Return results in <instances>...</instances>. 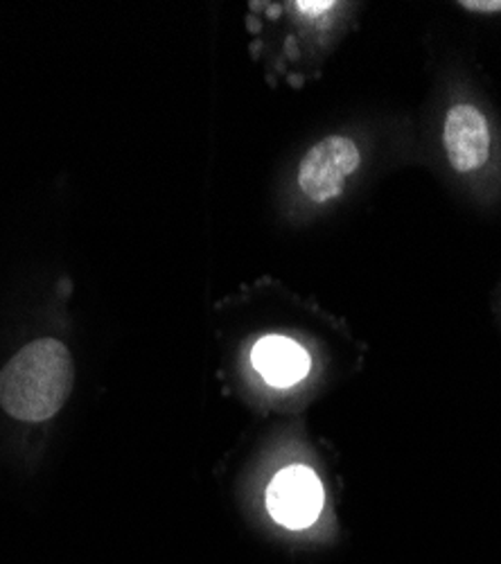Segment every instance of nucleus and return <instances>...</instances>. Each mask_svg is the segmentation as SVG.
Listing matches in <instances>:
<instances>
[{
	"instance_id": "nucleus-3",
	"label": "nucleus",
	"mask_w": 501,
	"mask_h": 564,
	"mask_svg": "<svg viewBox=\"0 0 501 564\" xmlns=\"http://www.w3.org/2000/svg\"><path fill=\"white\" fill-rule=\"evenodd\" d=\"M326 492L322 481L305 465H292L273 477L266 490V510L285 529L301 531L322 514Z\"/></svg>"
},
{
	"instance_id": "nucleus-2",
	"label": "nucleus",
	"mask_w": 501,
	"mask_h": 564,
	"mask_svg": "<svg viewBox=\"0 0 501 564\" xmlns=\"http://www.w3.org/2000/svg\"><path fill=\"white\" fill-rule=\"evenodd\" d=\"M359 150L346 135H330L316 143L301 161L298 187L314 204L341 195L346 178L359 167Z\"/></svg>"
},
{
	"instance_id": "nucleus-5",
	"label": "nucleus",
	"mask_w": 501,
	"mask_h": 564,
	"mask_svg": "<svg viewBox=\"0 0 501 564\" xmlns=\"http://www.w3.org/2000/svg\"><path fill=\"white\" fill-rule=\"evenodd\" d=\"M253 368L271 387H294L309 372V355L287 337H264L253 346Z\"/></svg>"
},
{
	"instance_id": "nucleus-6",
	"label": "nucleus",
	"mask_w": 501,
	"mask_h": 564,
	"mask_svg": "<svg viewBox=\"0 0 501 564\" xmlns=\"http://www.w3.org/2000/svg\"><path fill=\"white\" fill-rule=\"evenodd\" d=\"M461 8L470 12H501V0H483V3H479V0H466Z\"/></svg>"
},
{
	"instance_id": "nucleus-1",
	"label": "nucleus",
	"mask_w": 501,
	"mask_h": 564,
	"mask_svg": "<svg viewBox=\"0 0 501 564\" xmlns=\"http://www.w3.org/2000/svg\"><path fill=\"white\" fill-rule=\"evenodd\" d=\"M73 375V357L62 341H32L0 372V406L23 422L51 420L70 395Z\"/></svg>"
},
{
	"instance_id": "nucleus-7",
	"label": "nucleus",
	"mask_w": 501,
	"mask_h": 564,
	"mask_svg": "<svg viewBox=\"0 0 501 564\" xmlns=\"http://www.w3.org/2000/svg\"><path fill=\"white\" fill-rule=\"evenodd\" d=\"M296 8L307 14H324L326 10L335 8V3H296Z\"/></svg>"
},
{
	"instance_id": "nucleus-4",
	"label": "nucleus",
	"mask_w": 501,
	"mask_h": 564,
	"mask_svg": "<svg viewBox=\"0 0 501 564\" xmlns=\"http://www.w3.org/2000/svg\"><path fill=\"white\" fill-rule=\"evenodd\" d=\"M443 145L451 167L461 174L486 165L490 156V129L486 116L472 105L451 107L445 116Z\"/></svg>"
}]
</instances>
